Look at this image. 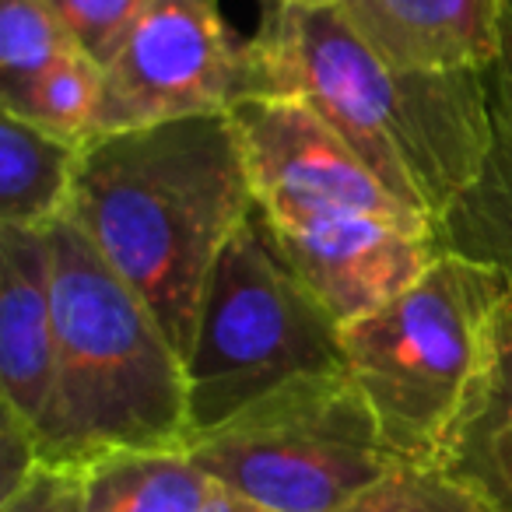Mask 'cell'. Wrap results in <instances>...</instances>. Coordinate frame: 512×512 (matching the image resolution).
I'll return each mask as SVG.
<instances>
[{
    "instance_id": "cell-1",
    "label": "cell",
    "mask_w": 512,
    "mask_h": 512,
    "mask_svg": "<svg viewBox=\"0 0 512 512\" xmlns=\"http://www.w3.org/2000/svg\"><path fill=\"white\" fill-rule=\"evenodd\" d=\"M256 43L274 99L313 106L362 165L439 228L495 151L488 71H411L383 60L337 8L264 0Z\"/></svg>"
},
{
    "instance_id": "cell-2",
    "label": "cell",
    "mask_w": 512,
    "mask_h": 512,
    "mask_svg": "<svg viewBox=\"0 0 512 512\" xmlns=\"http://www.w3.org/2000/svg\"><path fill=\"white\" fill-rule=\"evenodd\" d=\"M253 207L232 116H197L85 141L67 218L186 362L207 278Z\"/></svg>"
},
{
    "instance_id": "cell-3",
    "label": "cell",
    "mask_w": 512,
    "mask_h": 512,
    "mask_svg": "<svg viewBox=\"0 0 512 512\" xmlns=\"http://www.w3.org/2000/svg\"><path fill=\"white\" fill-rule=\"evenodd\" d=\"M57 358L36 456L88 467L123 449H186V362L148 302L71 218L50 228Z\"/></svg>"
},
{
    "instance_id": "cell-4",
    "label": "cell",
    "mask_w": 512,
    "mask_h": 512,
    "mask_svg": "<svg viewBox=\"0 0 512 512\" xmlns=\"http://www.w3.org/2000/svg\"><path fill=\"white\" fill-rule=\"evenodd\" d=\"M509 292V278L442 249L418 285L344 327L348 376L400 463H460L484 414Z\"/></svg>"
},
{
    "instance_id": "cell-5",
    "label": "cell",
    "mask_w": 512,
    "mask_h": 512,
    "mask_svg": "<svg viewBox=\"0 0 512 512\" xmlns=\"http://www.w3.org/2000/svg\"><path fill=\"white\" fill-rule=\"evenodd\" d=\"M337 372H348L344 327L295 274L253 207L218 253L200 302L186 355L190 442L299 379Z\"/></svg>"
},
{
    "instance_id": "cell-6",
    "label": "cell",
    "mask_w": 512,
    "mask_h": 512,
    "mask_svg": "<svg viewBox=\"0 0 512 512\" xmlns=\"http://www.w3.org/2000/svg\"><path fill=\"white\" fill-rule=\"evenodd\" d=\"M186 453L214 484L274 512H337L400 463L348 372L256 400Z\"/></svg>"
},
{
    "instance_id": "cell-7",
    "label": "cell",
    "mask_w": 512,
    "mask_h": 512,
    "mask_svg": "<svg viewBox=\"0 0 512 512\" xmlns=\"http://www.w3.org/2000/svg\"><path fill=\"white\" fill-rule=\"evenodd\" d=\"M253 99H274L256 36H239L218 0H155L102 64V102L88 141L197 116H232Z\"/></svg>"
},
{
    "instance_id": "cell-8",
    "label": "cell",
    "mask_w": 512,
    "mask_h": 512,
    "mask_svg": "<svg viewBox=\"0 0 512 512\" xmlns=\"http://www.w3.org/2000/svg\"><path fill=\"white\" fill-rule=\"evenodd\" d=\"M256 211L267 221L320 214H369L393 225L435 232L404 207L348 148L341 134L302 99H253L232 113Z\"/></svg>"
},
{
    "instance_id": "cell-9",
    "label": "cell",
    "mask_w": 512,
    "mask_h": 512,
    "mask_svg": "<svg viewBox=\"0 0 512 512\" xmlns=\"http://www.w3.org/2000/svg\"><path fill=\"white\" fill-rule=\"evenodd\" d=\"M281 253L341 327L390 306L442 256L439 235L369 214L267 221Z\"/></svg>"
},
{
    "instance_id": "cell-10",
    "label": "cell",
    "mask_w": 512,
    "mask_h": 512,
    "mask_svg": "<svg viewBox=\"0 0 512 512\" xmlns=\"http://www.w3.org/2000/svg\"><path fill=\"white\" fill-rule=\"evenodd\" d=\"M57 358L50 232L0 225V411L32 435L43 421Z\"/></svg>"
},
{
    "instance_id": "cell-11",
    "label": "cell",
    "mask_w": 512,
    "mask_h": 512,
    "mask_svg": "<svg viewBox=\"0 0 512 512\" xmlns=\"http://www.w3.org/2000/svg\"><path fill=\"white\" fill-rule=\"evenodd\" d=\"M344 22L383 60L411 71H488L505 0H344Z\"/></svg>"
},
{
    "instance_id": "cell-12",
    "label": "cell",
    "mask_w": 512,
    "mask_h": 512,
    "mask_svg": "<svg viewBox=\"0 0 512 512\" xmlns=\"http://www.w3.org/2000/svg\"><path fill=\"white\" fill-rule=\"evenodd\" d=\"M85 144L0 109V225L50 232L67 218Z\"/></svg>"
},
{
    "instance_id": "cell-13",
    "label": "cell",
    "mask_w": 512,
    "mask_h": 512,
    "mask_svg": "<svg viewBox=\"0 0 512 512\" xmlns=\"http://www.w3.org/2000/svg\"><path fill=\"white\" fill-rule=\"evenodd\" d=\"M211 491L186 449H123L81 467L78 512H200Z\"/></svg>"
},
{
    "instance_id": "cell-14",
    "label": "cell",
    "mask_w": 512,
    "mask_h": 512,
    "mask_svg": "<svg viewBox=\"0 0 512 512\" xmlns=\"http://www.w3.org/2000/svg\"><path fill=\"white\" fill-rule=\"evenodd\" d=\"M446 253L467 256L512 285V148L495 144L481 176L435 228Z\"/></svg>"
},
{
    "instance_id": "cell-15",
    "label": "cell",
    "mask_w": 512,
    "mask_h": 512,
    "mask_svg": "<svg viewBox=\"0 0 512 512\" xmlns=\"http://www.w3.org/2000/svg\"><path fill=\"white\" fill-rule=\"evenodd\" d=\"M53 0H0V109H18L39 78L78 53Z\"/></svg>"
},
{
    "instance_id": "cell-16",
    "label": "cell",
    "mask_w": 512,
    "mask_h": 512,
    "mask_svg": "<svg viewBox=\"0 0 512 512\" xmlns=\"http://www.w3.org/2000/svg\"><path fill=\"white\" fill-rule=\"evenodd\" d=\"M337 512H498L491 498L456 467L397 463L390 474Z\"/></svg>"
},
{
    "instance_id": "cell-17",
    "label": "cell",
    "mask_w": 512,
    "mask_h": 512,
    "mask_svg": "<svg viewBox=\"0 0 512 512\" xmlns=\"http://www.w3.org/2000/svg\"><path fill=\"white\" fill-rule=\"evenodd\" d=\"M102 102V64L85 50L71 53L60 64H53L43 78L32 85L25 102L11 113L25 116L29 123L43 127L46 134L64 141L85 144L92 134L95 113Z\"/></svg>"
},
{
    "instance_id": "cell-18",
    "label": "cell",
    "mask_w": 512,
    "mask_h": 512,
    "mask_svg": "<svg viewBox=\"0 0 512 512\" xmlns=\"http://www.w3.org/2000/svg\"><path fill=\"white\" fill-rule=\"evenodd\" d=\"M67 18L78 46L92 60L106 64L130 32V25L155 4V0H53Z\"/></svg>"
},
{
    "instance_id": "cell-19",
    "label": "cell",
    "mask_w": 512,
    "mask_h": 512,
    "mask_svg": "<svg viewBox=\"0 0 512 512\" xmlns=\"http://www.w3.org/2000/svg\"><path fill=\"white\" fill-rule=\"evenodd\" d=\"M456 470L467 474L498 512H512V414L477 428Z\"/></svg>"
},
{
    "instance_id": "cell-20",
    "label": "cell",
    "mask_w": 512,
    "mask_h": 512,
    "mask_svg": "<svg viewBox=\"0 0 512 512\" xmlns=\"http://www.w3.org/2000/svg\"><path fill=\"white\" fill-rule=\"evenodd\" d=\"M81 470L36 460L25 477L0 495V512H78Z\"/></svg>"
},
{
    "instance_id": "cell-21",
    "label": "cell",
    "mask_w": 512,
    "mask_h": 512,
    "mask_svg": "<svg viewBox=\"0 0 512 512\" xmlns=\"http://www.w3.org/2000/svg\"><path fill=\"white\" fill-rule=\"evenodd\" d=\"M502 414H512V292L502 302L495 320V358H491L488 397H484V414L477 421V428L502 418Z\"/></svg>"
},
{
    "instance_id": "cell-22",
    "label": "cell",
    "mask_w": 512,
    "mask_h": 512,
    "mask_svg": "<svg viewBox=\"0 0 512 512\" xmlns=\"http://www.w3.org/2000/svg\"><path fill=\"white\" fill-rule=\"evenodd\" d=\"M488 95H491V116H495L498 144H509L512 148V0H505L498 57L488 67Z\"/></svg>"
},
{
    "instance_id": "cell-23",
    "label": "cell",
    "mask_w": 512,
    "mask_h": 512,
    "mask_svg": "<svg viewBox=\"0 0 512 512\" xmlns=\"http://www.w3.org/2000/svg\"><path fill=\"white\" fill-rule=\"evenodd\" d=\"M200 512H274V509L253 502V498L239 495V491H232V488H221V484H214L211 498H207V505Z\"/></svg>"
},
{
    "instance_id": "cell-24",
    "label": "cell",
    "mask_w": 512,
    "mask_h": 512,
    "mask_svg": "<svg viewBox=\"0 0 512 512\" xmlns=\"http://www.w3.org/2000/svg\"><path fill=\"white\" fill-rule=\"evenodd\" d=\"M278 4H292V8H309V11H327V8H341L344 0H278Z\"/></svg>"
}]
</instances>
